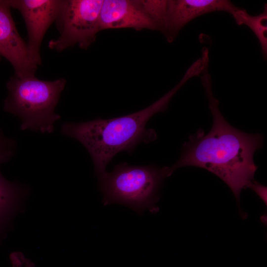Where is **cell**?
I'll list each match as a JSON object with an SVG mask.
<instances>
[{"label":"cell","instance_id":"1","mask_svg":"<svg viewBox=\"0 0 267 267\" xmlns=\"http://www.w3.org/2000/svg\"><path fill=\"white\" fill-rule=\"evenodd\" d=\"M200 75L213 116V125L206 134L199 130L189 137L183 145L179 159L173 166H166L168 176L185 166L205 169L228 186L239 206L241 191L254 181L258 167L254 155L263 146V137L259 134L245 133L230 125L221 112L219 101L213 94L208 66Z\"/></svg>","mask_w":267,"mask_h":267},{"label":"cell","instance_id":"2","mask_svg":"<svg viewBox=\"0 0 267 267\" xmlns=\"http://www.w3.org/2000/svg\"><path fill=\"white\" fill-rule=\"evenodd\" d=\"M190 79L191 76L185 73L170 91L138 111L108 119L66 122L62 125L61 133L76 139L87 149L98 177L107 171V165L117 153L123 151L132 153L139 143L156 139L155 130L146 128L147 123L155 114L167 109L172 98Z\"/></svg>","mask_w":267,"mask_h":267},{"label":"cell","instance_id":"3","mask_svg":"<svg viewBox=\"0 0 267 267\" xmlns=\"http://www.w3.org/2000/svg\"><path fill=\"white\" fill-rule=\"evenodd\" d=\"M66 83L63 78L45 81L35 75H14L6 84L3 110L20 119L22 130L50 133L60 119L55 108Z\"/></svg>","mask_w":267,"mask_h":267},{"label":"cell","instance_id":"4","mask_svg":"<svg viewBox=\"0 0 267 267\" xmlns=\"http://www.w3.org/2000/svg\"><path fill=\"white\" fill-rule=\"evenodd\" d=\"M167 177L165 167L134 166L123 162L116 165L112 172L106 171L98 177V186L104 205L117 203L138 214L146 209L156 213L159 210L156 204L159 190Z\"/></svg>","mask_w":267,"mask_h":267},{"label":"cell","instance_id":"5","mask_svg":"<svg viewBox=\"0 0 267 267\" xmlns=\"http://www.w3.org/2000/svg\"><path fill=\"white\" fill-rule=\"evenodd\" d=\"M103 0H64L61 1L55 20L59 37L48 44L57 51L78 45L87 49L100 31V13Z\"/></svg>","mask_w":267,"mask_h":267},{"label":"cell","instance_id":"6","mask_svg":"<svg viewBox=\"0 0 267 267\" xmlns=\"http://www.w3.org/2000/svg\"><path fill=\"white\" fill-rule=\"evenodd\" d=\"M61 0H8L11 8L21 13L26 24L29 56L37 66L42 63L41 46L48 28L55 22Z\"/></svg>","mask_w":267,"mask_h":267},{"label":"cell","instance_id":"7","mask_svg":"<svg viewBox=\"0 0 267 267\" xmlns=\"http://www.w3.org/2000/svg\"><path fill=\"white\" fill-rule=\"evenodd\" d=\"M238 7L227 0H167L161 32L169 43L194 19L208 13L225 11L232 14Z\"/></svg>","mask_w":267,"mask_h":267},{"label":"cell","instance_id":"8","mask_svg":"<svg viewBox=\"0 0 267 267\" xmlns=\"http://www.w3.org/2000/svg\"><path fill=\"white\" fill-rule=\"evenodd\" d=\"M8 0H0V55L12 66L19 77L35 75L38 66L30 58L27 44L19 34Z\"/></svg>","mask_w":267,"mask_h":267},{"label":"cell","instance_id":"9","mask_svg":"<svg viewBox=\"0 0 267 267\" xmlns=\"http://www.w3.org/2000/svg\"><path fill=\"white\" fill-rule=\"evenodd\" d=\"M99 26L100 31L121 28L154 30L140 0H103Z\"/></svg>","mask_w":267,"mask_h":267},{"label":"cell","instance_id":"10","mask_svg":"<svg viewBox=\"0 0 267 267\" xmlns=\"http://www.w3.org/2000/svg\"><path fill=\"white\" fill-rule=\"evenodd\" d=\"M14 153H0V166L9 161ZM26 194V189L20 184L8 180L0 171V244L6 236Z\"/></svg>","mask_w":267,"mask_h":267},{"label":"cell","instance_id":"11","mask_svg":"<svg viewBox=\"0 0 267 267\" xmlns=\"http://www.w3.org/2000/svg\"><path fill=\"white\" fill-rule=\"evenodd\" d=\"M237 24L248 27L257 38L261 47L263 55L267 57V5L263 11L256 15L249 14L246 10L238 8L231 14Z\"/></svg>","mask_w":267,"mask_h":267},{"label":"cell","instance_id":"12","mask_svg":"<svg viewBox=\"0 0 267 267\" xmlns=\"http://www.w3.org/2000/svg\"><path fill=\"white\" fill-rule=\"evenodd\" d=\"M142 8L153 24L154 30L161 31L166 14L167 0H140Z\"/></svg>","mask_w":267,"mask_h":267},{"label":"cell","instance_id":"13","mask_svg":"<svg viewBox=\"0 0 267 267\" xmlns=\"http://www.w3.org/2000/svg\"><path fill=\"white\" fill-rule=\"evenodd\" d=\"M12 267H34V264L23 255L15 254L10 256Z\"/></svg>","mask_w":267,"mask_h":267},{"label":"cell","instance_id":"14","mask_svg":"<svg viewBox=\"0 0 267 267\" xmlns=\"http://www.w3.org/2000/svg\"><path fill=\"white\" fill-rule=\"evenodd\" d=\"M15 146L14 141L4 136L0 130V153L14 152Z\"/></svg>","mask_w":267,"mask_h":267},{"label":"cell","instance_id":"15","mask_svg":"<svg viewBox=\"0 0 267 267\" xmlns=\"http://www.w3.org/2000/svg\"><path fill=\"white\" fill-rule=\"evenodd\" d=\"M249 188L253 189L260 197L267 203V187L254 181L251 184Z\"/></svg>","mask_w":267,"mask_h":267},{"label":"cell","instance_id":"16","mask_svg":"<svg viewBox=\"0 0 267 267\" xmlns=\"http://www.w3.org/2000/svg\"></svg>","mask_w":267,"mask_h":267}]
</instances>
